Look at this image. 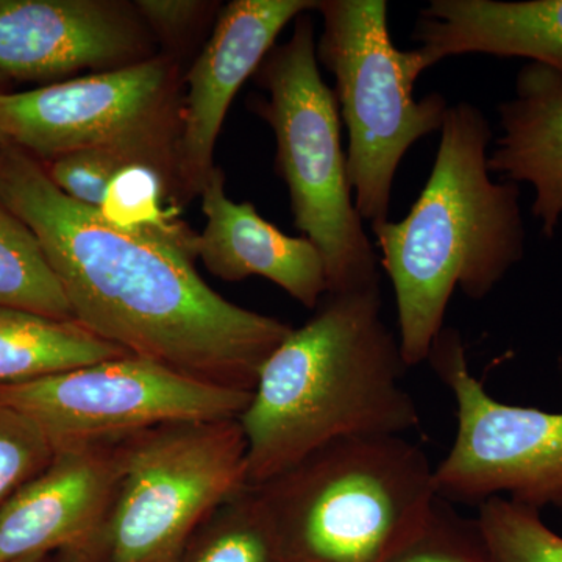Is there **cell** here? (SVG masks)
Here are the masks:
<instances>
[{
    "mask_svg": "<svg viewBox=\"0 0 562 562\" xmlns=\"http://www.w3.org/2000/svg\"><path fill=\"white\" fill-rule=\"evenodd\" d=\"M14 562H44L43 558H31V560H21V561H14Z\"/></svg>",
    "mask_w": 562,
    "mask_h": 562,
    "instance_id": "4316f807",
    "label": "cell"
},
{
    "mask_svg": "<svg viewBox=\"0 0 562 562\" xmlns=\"http://www.w3.org/2000/svg\"><path fill=\"white\" fill-rule=\"evenodd\" d=\"M113 446L55 453L44 471L3 503L0 562L83 549L103 535L120 480Z\"/></svg>",
    "mask_w": 562,
    "mask_h": 562,
    "instance_id": "4fadbf2b",
    "label": "cell"
},
{
    "mask_svg": "<svg viewBox=\"0 0 562 562\" xmlns=\"http://www.w3.org/2000/svg\"><path fill=\"white\" fill-rule=\"evenodd\" d=\"M228 522L192 562H281L279 542L260 495L247 487L231 502Z\"/></svg>",
    "mask_w": 562,
    "mask_h": 562,
    "instance_id": "44dd1931",
    "label": "cell"
},
{
    "mask_svg": "<svg viewBox=\"0 0 562 562\" xmlns=\"http://www.w3.org/2000/svg\"><path fill=\"white\" fill-rule=\"evenodd\" d=\"M176 98L172 60L144 58L32 91L0 92V128L10 144L36 160L114 150L172 173L179 183Z\"/></svg>",
    "mask_w": 562,
    "mask_h": 562,
    "instance_id": "9c48e42d",
    "label": "cell"
},
{
    "mask_svg": "<svg viewBox=\"0 0 562 562\" xmlns=\"http://www.w3.org/2000/svg\"><path fill=\"white\" fill-rule=\"evenodd\" d=\"M502 138L487 157L490 172L535 190L532 216L553 238L562 224V77L528 63L517 74L516 94L498 106Z\"/></svg>",
    "mask_w": 562,
    "mask_h": 562,
    "instance_id": "2e32d148",
    "label": "cell"
},
{
    "mask_svg": "<svg viewBox=\"0 0 562 562\" xmlns=\"http://www.w3.org/2000/svg\"><path fill=\"white\" fill-rule=\"evenodd\" d=\"M255 74L268 98L255 99L251 110L276 135L277 172L290 191L295 227L321 251L328 292L380 286V261L347 177L341 114L322 80L308 14L295 20L288 43L273 47Z\"/></svg>",
    "mask_w": 562,
    "mask_h": 562,
    "instance_id": "5b68a950",
    "label": "cell"
},
{
    "mask_svg": "<svg viewBox=\"0 0 562 562\" xmlns=\"http://www.w3.org/2000/svg\"><path fill=\"white\" fill-rule=\"evenodd\" d=\"M492 131L479 106H450L430 179L402 221L371 225L397 305L406 366L428 360L460 288L487 297L525 255L520 191L487 168Z\"/></svg>",
    "mask_w": 562,
    "mask_h": 562,
    "instance_id": "3957f363",
    "label": "cell"
},
{
    "mask_svg": "<svg viewBox=\"0 0 562 562\" xmlns=\"http://www.w3.org/2000/svg\"><path fill=\"white\" fill-rule=\"evenodd\" d=\"M173 190H179V183L172 173L136 162L114 177L98 211L121 231L172 244L194 258L198 235L169 205Z\"/></svg>",
    "mask_w": 562,
    "mask_h": 562,
    "instance_id": "ac0fdd59",
    "label": "cell"
},
{
    "mask_svg": "<svg viewBox=\"0 0 562 562\" xmlns=\"http://www.w3.org/2000/svg\"><path fill=\"white\" fill-rule=\"evenodd\" d=\"M203 5L194 0H139L135 9L160 35L172 38L191 27Z\"/></svg>",
    "mask_w": 562,
    "mask_h": 562,
    "instance_id": "d4e9b609",
    "label": "cell"
},
{
    "mask_svg": "<svg viewBox=\"0 0 562 562\" xmlns=\"http://www.w3.org/2000/svg\"><path fill=\"white\" fill-rule=\"evenodd\" d=\"M131 355L76 321L0 305V384L38 379Z\"/></svg>",
    "mask_w": 562,
    "mask_h": 562,
    "instance_id": "e0dca14e",
    "label": "cell"
},
{
    "mask_svg": "<svg viewBox=\"0 0 562 562\" xmlns=\"http://www.w3.org/2000/svg\"><path fill=\"white\" fill-rule=\"evenodd\" d=\"M316 0H233L187 76L188 98L177 144V177L184 199L201 194L233 99L257 72L277 36Z\"/></svg>",
    "mask_w": 562,
    "mask_h": 562,
    "instance_id": "8fae6325",
    "label": "cell"
},
{
    "mask_svg": "<svg viewBox=\"0 0 562 562\" xmlns=\"http://www.w3.org/2000/svg\"><path fill=\"white\" fill-rule=\"evenodd\" d=\"M9 139H7V136L3 135L2 128H0V149H3V147L9 146Z\"/></svg>",
    "mask_w": 562,
    "mask_h": 562,
    "instance_id": "484cf974",
    "label": "cell"
},
{
    "mask_svg": "<svg viewBox=\"0 0 562 562\" xmlns=\"http://www.w3.org/2000/svg\"><path fill=\"white\" fill-rule=\"evenodd\" d=\"M0 201L38 239L72 319L135 357L254 392L262 366L294 330L211 290L187 251L121 231L72 201L13 144L0 149Z\"/></svg>",
    "mask_w": 562,
    "mask_h": 562,
    "instance_id": "6da1fadb",
    "label": "cell"
},
{
    "mask_svg": "<svg viewBox=\"0 0 562 562\" xmlns=\"http://www.w3.org/2000/svg\"><path fill=\"white\" fill-rule=\"evenodd\" d=\"M140 44L138 25L114 2L0 0V77L54 80L122 68L140 61Z\"/></svg>",
    "mask_w": 562,
    "mask_h": 562,
    "instance_id": "7c38bea8",
    "label": "cell"
},
{
    "mask_svg": "<svg viewBox=\"0 0 562 562\" xmlns=\"http://www.w3.org/2000/svg\"><path fill=\"white\" fill-rule=\"evenodd\" d=\"M413 40L425 70L443 58L487 54L528 58L562 77V0H432Z\"/></svg>",
    "mask_w": 562,
    "mask_h": 562,
    "instance_id": "9a60e30c",
    "label": "cell"
},
{
    "mask_svg": "<svg viewBox=\"0 0 562 562\" xmlns=\"http://www.w3.org/2000/svg\"><path fill=\"white\" fill-rule=\"evenodd\" d=\"M281 562H386L438 501L435 468L405 436L324 447L262 486Z\"/></svg>",
    "mask_w": 562,
    "mask_h": 562,
    "instance_id": "277c9868",
    "label": "cell"
},
{
    "mask_svg": "<svg viewBox=\"0 0 562 562\" xmlns=\"http://www.w3.org/2000/svg\"><path fill=\"white\" fill-rule=\"evenodd\" d=\"M54 457V447L32 420L0 403V508Z\"/></svg>",
    "mask_w": 562,
    "mask_h": 562,
    "instance_id": "603a6c76",
    "label": "cell"
},
{
    "mask_svg": "<svg viewBox=\"0 0 562 562\" xmlns=\"http://www.w3.org/2000/svg\"><path fill=\"white\" fill-rule=\"evenodd\" d=\"M250 397L135 355L0 384V403L31 419L55 453L113 446L165 425L238 419Z\"/></svg>",
    "mask_w": 562,
    "mask_h": 562,
    "instance_id": "ba28073f",
    "label": "cell"
},
{
    "mask_svg": "<svg viewBox=\"0 0 562 562\" xmlns=\"http://www.w3.org/2000/svg\"><path fill=\"white\" fill-rule=\"evenodd\" d=\"M386 562H492L476 520L461 519L436 501L427 522Z\"/></svg>",
    "mask_w": 562,
    "mask_h": 562,
    "instance_id": "7402d4cb",
    "label": "cell"
},
{
    "mask_svg": "<svg viewBox=\"0 0 562 562\" xmlns=\"http://www.w3.org/2000/svg\"><path fill=\"white\" fill-rule=\"evenodd\" d=\"M136 162L140 161L121 151L88 149L70 151L43 165L58 190L81 205L99 210L114 177Z\"/></svg>",
    "mask_w": 562,
    "mask_h": 562,
    "instance_id": "cb8c5ba5",
    "label": "cell"
},
{
    "mask_svg": "<svg viewBox=\"0 0 562 562\" xmlns=\"http://www.w3.org/2000/svg\"><path fill=\"white\" fill-rule=\"evenodd\" d=\"M239 419L184 422L120 442L110 562H171L211 512L247 490Z\"/></svg>",
    "mask_w": 562,
    "mask_h": 562,
    "instance_id": "52a82bcc",
    "label": "cell"
},
{
    "mask_svg": "<svg viewBox=\"0 0 562 562\" xmlns=\"http://www.w3.org/2000/svg\"><path fill=\"white\" fill-rule=\"evenodd\" d=\"M0 305L74 321L57 276L38 239L0 201Z\"/></svg>",
    "mask_w": 562,
    "mask_h": 562,
    "instance_id": "d6986e66",
    "label": "cell"
},
{
    "mask_svg": "<svg viewBox=\"0 0 562 562\" xmlns=\"http://www.w3.org/2000/svg\"><path fill=\"white\" fill-rule=\"evenodd\" d=\"M475 520L492 562H562V536L538 509L491 497L480 503Z\"/></svg>",
    "mask_w": 562,
    "mask_h": 562,
    "instance_id": "ffe728a7",
    "label": "cell"
},
{
    "mask_svg": "<svg viewBox=\"0 0 562 562\" xmlns=\"http://www.w3.org/2000/svg\"><path fill=\"white\" fill-rule=\"evenodd\" d=\"M428 361L457 403L452 449L435 468L438 497H506L538 512H562V413L495 401L471 372L454 328H442Z\"/></svg>",
    "mask_w": 562,
    "mask_h": 562,
    "instance_id": "30bf717a",
    "label": "cell"
},
{
    "mask_svg": "<svg viewBox=\"0 0 562 562\" xmlns=\"http://www.w3.org/2000/svg\"><path fill=\"white\" fill-rule=\"evenodd\" d=\"M312 319L277 347L238 417L246 484L283 475L330 443L403 436L419 425L408 369L382 317L380 286L327 292Z\"/></svg>",
    "mask_w": 562,
    "mask_h": 562,
    "instance_id": "7a4b0ae2",
    "label": "cell"
},
{
    "mask_svg": "<svg viewBox=\"0 0 562 562\" xmlns=\"http://www.w3.org/2000/svg\"><path fill=\"white\" fill-rule=\"evenodd\" d=\"M317 61L335 77V98L349 132L347 177L362 221H390L392 184L406 151L441 132L450 105L439 92L414 99L425 72L417 50H398L384 0H321Z\"/></svg>",
    "mask_w": 562,
    "mask_h": 562,
    "instance_id": "8992f818",
    "label": "cell"
},
{
    "mask_svg": "<svg viewBox=\"0 0 562 562\" xmlns=\"http://www.w3.org/2000/svg\"><path fill=\"white\" fill-rule=\"evenodd\" d=\"M205 228L195 257L225 281L265 277L305 308L316 310L328 292L321 251L305 236L292 238L261 217L250 202H233L225 176L214 166L201 192Z\"/></svg>",
    "mask_w": 562,
    "mask_h": 562,
    "instance_id": "5bb4252c",
    "label": "cell"
}]
</instances>
